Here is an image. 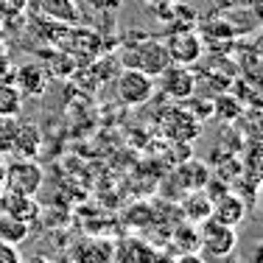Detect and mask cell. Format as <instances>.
<instances>
[{"label":"cell","instance_id":"cell-1","mask_svg":"<svg viewBox=\"0 0 263 263\" xmlns=\"http://www.w3.org/2000/svg\"><path fill=\"white\" fill-rule=\"evenodd\" d=\"M121 65L123 67H135V70L146 73V76L157 79L168 65V51H165V42L154 40V36H140V40H132L123 45L121 51Z\"/></svg>","mask_w":263,"mask_h":263},{"label":"cell","instance_id":"cell-2","mask_svg":"<svg viewBox=\"0 0 263 263\" xmlns=\"http://www.w3.org/2000/svg\"><path fill=\"white\" fill-rule=\"evenodd\" d=\"M154 92H157L154 79L135 67H123L115 79V96L123 106H143L154 98Z\"/></svg>","mask_w":263,"mask_h":263},{"label":"cell","instance_id":"cell-3","mask_svg":"<svg viewBox=\"0 0 263 263\" xmlns=\"http://www.w3.org/2000/svg\"><path fill=\"white\" fill-rule=\"evenodd\" d=\"M165 51H168L171 65L191 67L204 53V36L196 28H174L165 40Z\"/></svg>","mask_w":263,"mask_h":263},{"label":"cell","instance_id":"cell-4","mask_svg":"<svg viewBox=\"0 0 263 263\" xmlns=\"http://www.w3.org/2000/svg\"><path fill=\"white\" fill-rule=\"evenodd\" d=\"M160 132L171 143H193L202 132V123L179 104V106H168L160 115Z\"/></svg>","mask_w":263,"mask_h":263},{"label":"cell","instance_id":"cell-5","mask_svg":"<svg viewBox=\"0 0 263 263\" xmlns=\"http://www.w3.org/2000/svg\"><path fill=\"white\" fill-rule=\"evenodd\" d=\"M199 227H202L199 230V247H202L208 255H213V258H227V255H233V249L238 243L235 227L216 221L213 216L208 218V221H202Z\"/></svg>","mask_w":263,"mask_h":263},{"label":"cell","instance_id":"cell-6","mask_svg":"<svg viewBox=\"0 0 263 263\" xmlns=\"http://www.w3.org/2000/svg\"><path fill=\"white\" fill-rule=\"evenodd\" d=\"M42 187V168L34 157H17L11 165H6V191L36 196Z\"/></svg>","mask_w":263,"mask_h":263},{"label":"cell","instance_id":"cell-7","mask_svg":"<svg viewBox=\"0 0 263 263\" xmlns=\"http://www.w3.org/2000/svg\"><path fill=\"white\" fill-rule=\"evenodd\" d=\"M154 87L168 98V101H185L196 90V76L182 65H168L165 70L154 79Z\"/></svg>","mask_w":263,"mask_h":263},{"label":"cell","instance_id":"cell-8","mask_svg":"<svg viewBox=\"0 0 263 263\" xmlns=\"http://www.w3.org/2000/svg\"><path fill=\"white\" fill-rule=\"evenodd\" d=\"M11 81L17 84V90L23 92V98H40L48 90V70L40 62H26L20 67H11Z\"/></svg>","mask_w":263,"mask_h":263},{"label":"cell","instance_id":"cell-9","mask_svg":"<svg viewBox=\"0 0 263 263\" xmlns=\"http://www.w3.org/2000/svg\"><path fill=\"white\" fill-rule=\"evenodd\" d=\"M216 221L221 224H230V227H238V224L247 218V202H243L238 193H218L216 199H213V213H210Z\"/></svg>","mask_w":263,"mask_h":263},{"label":"cell","instance_id":"cell-10","mask_svg":"<svg viewBox=\"0 0 263 263\" xmlns=\"http://www.w3.org/2000/svg\"><path fill=\"white\" fill-rule=\"evenodd\" d=\"M0 213H9V216H17L23 221H34V216L40 213V204H36L34 196H26V193H14V191H0Z\"/></svg>","mask_w":263,"mask_h":263},{"label":"cell","instance_id":"cell-11","mask_svg":"<svg viewBox=\"0 0 263 263\" xmlns=\"http://www.w3.org/2000/svg\"><path fill=\"white\" fill-rule=\"evenodd\" d=\"M157 252L140 238H123L115 243V263H154Z\"/></svg>","mask_w":263,"mask_h":263},{"label":"cell","instance_id":"cell-12","mask_svg":"<svg viewBox=\"0 0 263 263\" xmlns=\"http://www.w3.org/2000/svg\"><path fill=\"white\" fill-rule=\"evenodd\" d=\"M182 216H185V221H191V224H202V221H208L210 218V213H213V199L208 196L204 191H187V196L182 199Z\"/></svg>","mask_w":263,"mask_h":263},{"label":"cell","instance_id":"cell-13","mask_svg":"<svg viewBox=\"0 0 263 263\" xmlns=\"http://www.w3.org/2000/svg\"><path fill=\"white\" fill-rule=\"evenodd\" d=\"M177 182L185 187V191H204V185L210 182V168L204 162L187 160L177 168Z\"/></svg>","mask_w":263,"mask_h":263},{"label":"cell","instance_id":"cell-14","mask_svg":"<svg viewBox=\"0 0 263 263\" xmlns=\"http://www.w3.org/2000/svg\"><path fill=\"white\" fill-rule=\"evenodd\" d=\"M76 258L79 263H115V243L112 241H84L76 249Z\"/></svg>","mask_w":263,"mask_h":263},{"label":"cell","instance_id":"cell-15","mask_svg":"<svg viewBox=\"0 0 263 263\" xmlns=\"http://www.w3.org/2000/svg\"><path fill=\"white\" fill-rule=\"evenodd\" d=\"M42 14L62 26H76L79 23V6L76 0H40Z\"/></svg>","mask_w":263,"mask_h":263},{"label":"cell","instance_id":"cell-16","mask_svg":"<svg viewBox=\"0 0 263 263\" xmlns=\"http://www.w3.org/2000/svg\"><path fill=\"white\" fill-rule=\"evenodd\" d=\"M23 92L17 90V84L9 76H0V118H17L23 109Z\"/></svg>","mask_w":263,"mask_h":263},{"label":"cell","instance_id":"cell-17","mask_svg":"<svg viewBox=\"0 0 263 263\" xmlns=\"http://www.w3.org/2000/svg\"><path fill=\"white\" fill-rule=\"evenodd\" d=\"M40 152V132H36L34 123H20L17 129V137H14V152L17 157H34Z\"/></svg>","mask_w":263,"mask_h":263},{"label":"cell","instance_id":"cell-18","mask_svg":"<svg viewBox=\"0 0 263 263\" xmlns=\"http://www.w3.org/2000/svg\"><path fill=\"white\" fill-rule=\"evenodd\" d=\"M28 233H31L28 221H23V218H17V216H9V213H0V238H3V241L20 247L28 238Z\"/></svg>","mask_w":263,"mask_h":263},{"label":"cell","instance_id":"cell-19","mask_svg":"<svg viewBox=\"0 0 263 263\" xmlns=\"http://www.w3.org/2000/svg\"><path fill=\"white\" fill-rule=\"evenodd\" d=\"M174 247L179 249V252H199V230H196V224H182V227H177L174 230Z\"/></svg>","mask_w":263,"mask_h":263},{"label":"cell","instance_id":"cell-20","mask_svg":"<svg viewBox=\"0 0 263 263\" xmlns=\"http://www.w3.org/2000/svg\"><path fill=\"white\" fill-rule=\"evenodd\" d=\"M182 106L187 112H191L193 118H196L199 123H204V121H210L213 118V98H196V96H187L185 101H182Z\"/></svg>","mask_w":263,"mask_h":263},{"label":"cell","instance_id":"cell-21","mask_svg":"<svg viewBox=\"0 0 263 263\" xmlns=\"http://www.w3.org/2000/svg\"><path fill=\"white\" fill-rule=\"evenodd\" d=\"M17 118H0V157L3 154H11L14 152V137H17Z\"/></svg>","mask_w":263,"mask_h":263},{"label":"cell","instance_id":"cell-22","mask_svg":"<svg viewBox=\"0 0 263 263\" xmlns=\"http://www.w3.org/2000/svg\"><path fill=\"white\" fill-rule=\"evenodd\" d=\"M213 115H218V118H224V121H235L238 115H241V104L235 101L233 96H218V98H213Z\"/></svg>","mask_w":263,"mask_h":263},{"label":"cell","instance_id":"cell-23","mask_svg":"<svg viewBox=\"0 0 263 263\" xmlns=\"http://www.w3.org/2000/svg\"><path fill=\"white\" fill-rule=\"evenodd\" d=\"M28 9V0H0V17H20Z\"/></svg>","mask_w":263,"mask_h":263},{"label":"cell","instance_id":"cell-24","mask_svg":"<svg viewBox=\"0 0 263 263\" xmlns=\"http://www.w3.org/2000/svg\"><path fill=\"white\" fill-rule=\"evenodd\" d=\"M0 263H23L17 243H9V241H3V238H0Z\"/></svg>","mask_w":263,"mask_h":263},{"label":"cell","instance_id":"cell-25","mask_svg":"<svg viewBox=\"0 0 263 263\" xmlns=\"http://www.w3.org/2000/svg\"><path fill=\"white\" fill-rule=\"evenodd\" d=\"M174 263H204V258L199 252H179Z\"/></svg>","mask_w":263,"mask_h":263},{"label":"cell","instance_id":"cell-26","mask_svg":"<svg viewBox=\"0 0 263 263\" xmlns=\"http://www.w3.org/2000/svg\"><path fill=\"white\" fill-rule=\"evenodd\" d=\"M11 67H14V65H11L9 53H6L3 48H0V76H9V73H11Z\"/></svg>","mask_w":263,"mask_h":263},{"label":"cell","instance_id":"cell-27","mask_svg":"<svg viewBox=\"0 0 263 263\" xmlns=\"http://www.w3.org/2000/svg\"><path fill=\"white\" fill-rule=\"evenodd\" d=\"M6 187V162L0 160V191Z\"/></svg>","mask_w":263,"mask_h":263},{"label":"cell","instance_id":"cell-28","mask_svg":"<svg viewBox=\"0 0 263 263\" xmlns=\"http://www.w3.org/2000/svg\"><path fill=\"white\" fill-rule=\"evenodd\" d=\"M216 3H218V6H235L238 0H216Z\"/></svg>","mask_w":263,"mask_h":263},{"label":"cell","instance_id":"cell-29","mask_svg":"<svg viewBox=\"0 0 263 263\" xmlns=\"http://www.w3.org/2000/svg\"><path fill=\"white\" fill-rule=\"evenodd\" d=\"M3 42H6V31L0 28V48H3Z\"/></svg>","mask_w":263,"mask_h":263},{"label":"cell","instance_id":"cell-30","mask_svg":"<svg viewBox=\"0 0 263 263\" xmlns=\"http://www.w3.org/2000/svg\"><path fill=\"white\" fill-rule=\"evenodd\" d=\"M154 263H171V260H165V258H160V255H157V260H154Z\"/></svg>","mask_w":263,"mask_h":263}]
</instances>
